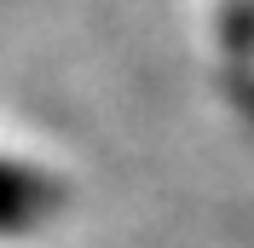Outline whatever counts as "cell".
<instances>
[{"instance_id": "1", "label": "cell", "mask_w": 254, "mask_h": 248, "mask_svg": "<svg viewBox=\"0 0 254 248\" xmlns=\"http://www.w3.org/2000/svg\"><path fill=\"white\" fill-rule=\"evenodd\" d=\"M64 179L35 168L23 156H0V237H35L64 214Z\"/></svg>"}]
</instances>
